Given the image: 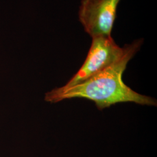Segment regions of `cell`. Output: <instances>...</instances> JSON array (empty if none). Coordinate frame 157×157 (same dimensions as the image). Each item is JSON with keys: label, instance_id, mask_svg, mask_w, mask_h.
<instances>
[{"label": "cell", "instance_id": "obj_2", "mask_svg": "<svg viewBox=\"0 0 157 157\" xmlns=\"http://www.w3.org/2000/svg\"><path fill=\"white\" fill-rule=\"evenodd\" d=\"M126 50V45L120 47L111 36H97L92 38V43L83 65L63 88L79 84L117 62Z\"/></svg>", "mask_w": 157, "mask_h": 157}, {"label": "cell", "instance_id": "obj_1", "mask_svg": "<svg viewBox=\"0 0 157 157\" xmlns=\"http://www.w3.org/2000/svg\"><path fill=\"white\" fill-rule=\"evenodd\" d=\"M143 43V40L140 39L126 44L123 56L117 62L79 84L51 90L45 94V101L56 103L73 98H86L94 101L100 110L124 102L157 106L156 100L136 93L124 84L122 79L128 62L140 50Z\"/></svg>", "mask_w": 157, "mask_h": 157}, {"label": "cell", "instance_id": "obj_3", "mask_svg": "<svg viewBox=\"0 0 157 157\" xmlns=\"http://www.w3.org/2000/svg\"><path fill=\"white\" fill-rule=\"evenodd\" d=\"M121 0H82L78 19L91 38L111 36Z\"/></svg>", "mask_w": 157, "mask_h": 157}]
</instances>
